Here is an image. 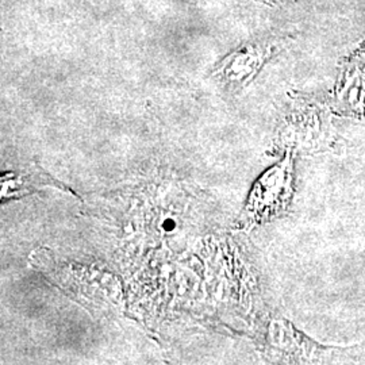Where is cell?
Masks as SVG:
<instances>
[{
    "mask_svg": "<svg viewBox=\"0 0 365 365\" xmlns=\"http://www.w3.org/2000/svg\"><path fill=\"white\" fill-rule=\"evenodd\" d=\"M336 103L341 113L365 117V57L354 58L341 72Z\"/></svg>",
    "mask_w": 365,
    "mask_h": 365,
    "instance_id": "cell-3",
    "label": "cell"
},
{
    "mask_svg": "<svg viewBox=\"0 0 365 365\" xmlns=\"http://www.w3.org/2000/svg\"><path fill=\"white\" fill-rule=\"evenodd\" d=\"M165 227H173V223H172V222H167V223H165Z\"/></svg>",
    "mask_w": 365,
    "mask_h": 365,
    "instance_id": "cell-5",
    "label": "cell"
},
{
    "mask_svg": "<svg viewBox=\"0 0 365 365\" xmlns=\"http://www.w3.org/2000/svg\"><path fill=\"white\" fill-rule=\"evenodd\" d=\"M276 46V42L269 41L247 43L222 60L214 75L232 88L244 87L257 75L261 66L272 56Z\"/></svg>",
    "mask_w": 365,
    "mask_h": 365,
    "instance_id": "cell-2",
    "label": "cell"
},
{
    "mask_svg": "<svg viewBox=\"0 0 365 365\" xmlns=\"http://www.w3.org/2000/svg\"><path fill=\"white\" fill-rule=\"evenodd\" d=\"M39 172L41 170H38L36 172H27L24 175H19V178L15 179V182L9 178L6 184L3 182V196L9 195L13 190H15V192H16V190H24V191H19V195H22L25 192H30L31 188H37V185L38 187L39 185H48L49 182H54L46 173H42L41 176H38Z\"/></svg>",
    "mask_w": 365,
    "mask_h": 365,
    "instance_id": "cell-4",
    "label": "cell"
},
{
    "mask_svg": "<svg viewBox=\"0 0 365 365\" xmlns=\"http://www.w3.org/2000/svg\"><path fill=\"white\" fill-rule=\"evenodd\" d=\"M292 182L294 161L289 149L287 156L255 182L237 225L241 229L253 227L287 211L294 191Z\"/></svg>",
    "mask_w": 365,
    "mask_h": 365,
    "instance_id": "cell-1",
    "label": "cell"
}]
</instances>
